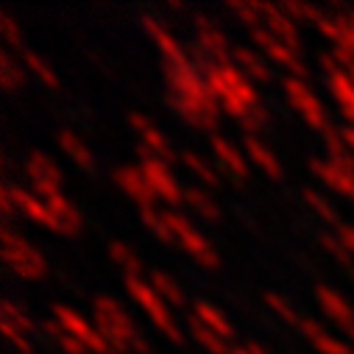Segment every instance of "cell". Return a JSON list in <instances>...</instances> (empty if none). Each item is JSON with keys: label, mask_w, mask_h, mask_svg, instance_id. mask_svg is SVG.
<instances>
[{"label": "cell", "mask_w": 354, "mask_h": 354, "mask_svg": "<svg viewBox=\"0 0 354 354\" xmlns=\"http://www.w3.org/2000/svg\"><path fill=\"white\" fill-rule=\"evenodd\" d=\"M93 324L101 329V335L109 340V346L115 351H120V354H126V351L145 354L148 351V343L142 340L131 315L115 299H109V296H95L93 299Z\"/></svg>", "instance_id": "cell-1"}, {"label": "cell", "mask_w": 354, "mask_h": 354, "mask_svg": "<svg viewBox=\"0 0 354 354\" xmlns=\"http://www.w3.org/2000/svg\"><path fill=\"white\" fill-rule=\"evenodd\" d=\"M126 290H129V296L140 304V310L151 318V324H153L167 340H173V343H182V340H185V335H182L179 324H176L170 307L156 296V290L151 288L148 277H126Z\"/></svg>", "instance_id": "cell-2"}, {"label": "cell", "mask_w": 354, "mask_h": 354, "mask_svg": "<svg viewBox=\"0 0 354 354\" xmlns=\"http://www.w3.org/2000/svg\"><path fill=\"white\" fill-rule=\"evenodd\" d=\"M3 259H6L9 268L23 279H39V277L48 274L45 257L28 240H23L9 223L3 226Z\"/></svg>", "instance_id": "cell-3"}, {"label": "cell", "mask_w": 354, "mask_h": 354, "mask_svg": "<svg viewBox=\"0 0 354 354\" xmlns=\"http://www.w3.org/2000/svg\"><path fill=\"white\" fill-rule=\"evenodd\" d=\"M167 223H170V232H173V237H176V243H179L201 268H218V262H221V257H218V251L212 248V243L185 218V215H179L176 209H167Z\"/></svg>", "instance_id": "cell-4"}, {"label": "cell", "mask_w": 354, "mask_h": 354, "mask_svg": "<svg viewBox=\"0 0 354 354\" xmlns=\"http://www.w3.org/2000/svg\"><path fill=\"white\" fill-rule=\"evenodd\" d=\"M137 153H140V170H142V176L148 179V185H151L156 201H159V204H167V207L185 204V187H182L179 179L173 176L170 165L162 162V159H156V156H148V153H142V151H137Z\"/></svg>", "instance_id": "cell-5"}, {"label": "cell", "mask_w": 354, "mask_h": 354, "mask_svg": "<svg viewBox=\"0 0 354 354\" xmlns=\"http://www.w3.org/2000/svg\"><path fill=\"white\" fill-rule=\"evenodd\" d=\"M285 95H288V101H290V106L304 118V123L310 126V129H315V131H326V129H332L329 126V115H326V109H324V104L315 98V93L307 86V81H301V78H285Z\"/></svg>", "instance_id": "cell-6"}, {"label": "cell", "mask_w": 354, "mask_h": 354, "mask_svg": "<svg viewBox=\"0 0 354 354\" xmlns=\"http://www.w3.org/2000/svg\"><path fill=\"white\" fill-rule=\"evenodd\" d=\"M53 318L62 324V329H64L70 337L81 340L86 348H93L95 354H120V351H115V348L109 346V340L101 335V329H98L95 324L86 321L81 313H75V310H70V307H64V304H56V307H53Z\"/></svg>", "instance_id": "cell-7"}, {"label": "cell", "mask_w": 354, "mask_h": 354, "mask_svg": "<svg viewBox=\"0 0 354 354\" xmlns=\"http://www.w3.org/2000/svg\"><path fill=\"white\" fill-rule=\"evenodd\" d=\"M251 39H254V45H257L265 56H268L271 62L282 64V67L290 73V78L307 81V67H304V62L299 59V50H296V48H290L288 42H282L279 37H274L265 26L254 28V31H251Z\"/></svg>", "instance_id": "cell-8"}, {"label": "cell", "mask_w": 354, "mask_h": 354, "mask_svg": "<svg viewBox=\"0 0 354 354\" xmlns=\"http://www.w3.org/2000/svg\"><path fill=\"white\" fill-rule=\"evenodd\" d=\"M26 176H28V182H31V193L39 196L42 201L62 193V173L56 167V162L42 153V151H34L26 162Z\"/></svg>", "instance_id": "cell-9"}, {"label": "cell", "mask_w": 354, "mask_h": 354, "mask_svg": "<svg viewBox=\"0 0 354 354\" xmlns=\"http://www.w3.org/2000/svg\"><path fill=\"white\" fill-rule=\"evenodd\" d=\"M129 126H131L134 134L140 137V148H137V151H142V153H148V156H156V159H162V162H167V165L179 159V156L173 153L167 137H165L145 115H140V112L129 115Z\"/></svg>", "instance_id": "cell-10"}, {"label": "cell", "mask_w": 354, "mask_h": 354, "mask_svg": "<svg viewBox=\"0 0 354 354\" xmlns=\"http://www.w3.org/2000/svg\"><path fill=\"white\" fill-rule=\"evenodd\" d=\"M193 23H196V45H198L207 56H212L218 67L232 64V53H234V50L229 48L226 34H223L209 17H204V15H196Z\"/></svg>", "instance_id": "cell-11"}, {"label": "cell", "mask_w": 354, "mask_h": 354, "mask_svg": "<svg viewBox=\"0 0 354 354\" xmlns=\"http://www.w3.org/2000/svg\"><path fill=\"white\" fill-rule=\"evenodd\" d=\"M115 182H118V187H120L140 209L159 207V201H156V196H153L148 179L142 176L140 165H123V167H118V170H115Z\"/></svg>", "instance_id": "cell-12"}, {"label": "cell", "mask_w": 354, "mask_h": 354, "mask_svg": "<svg viewBox=\"0 0 354 354\" xmlns=\"http://www.w3.org/2000/svg\"><path fill=\"white\" fill-rule=\"evenodd\" d=\"M142 28H145V34L151 37V42L159 48V53H162L165 62H170V64H187V62H190V53H187L179 42H176V37H173L156 17L142 15Z\"/></svg>", "instance_id": "cell-13"}, {"label": "cell", "mask_w": 354, "mask_h": 354, "mask_svg": "<svg viewBox=\"0 0 354 354\" xmlns=\"http://www.w3.org/2000/svg\"><path fill=\"white\" fill-rule=\"evenodd\" d=\"M9 187H12L15 207H17V212H20L23 218H28V221H34V223H39V226H45V229H50V232H62L56 215L50 212V207H48L39 196H34L31 190L15 187V185H9Z\"/></svg>", "instance_id": "cell-14"}, {"label": "cell", "mask_w": 354, "mask_h": 354, "mask_svg": "<svg viewBox=\"0 0 354 354\" xmlns=\"http://www.w3.org/2000/svg\"><path fill=\"white\" fill-rule=\"evenodd\" d=\"M167 98H170V106L179 112L190 126H198V129H212L215 126V120H218V115H221V106H218V101H187V98H179V95H173V93H167Z\"/></svg>", "instance_id": "cell-15"}, {"label": "cell", "mask_w": 354, "mask_h": 354, "mask_svg": "<svg viewBox=\"0 0 354 354\" xmlns=\"http://www.w3.org/2000/svg\"><path fill=\"white\" fill-rule=\"evenodd\" d=\"M209 145H212V153H215L218 165L223 167V173H229L232 179H248V159L237 145H232L223 134H212Z\"/></svg>", "instance_id": "cell-16"}, {"label": "cell", "mask_w": 354, "mask_h": 354, "mask_svg": "<svg viewBox=\"0 0 354 354\" xmlns=\"http://www.w3.org/2000/svg\"><path fill=\"white\" fill-rule=\"evenodd\" d=\"M259 9H262V26L268 28L274 37H279L282 42H288L290 48L299 50V45H301L299 26L282 12V6L279 3H259Z\"/></svg>", "instance_id": "cell-17"}, {"label": "cell", "mask_w": 354, "mask_h": 354, "mask_svg": "<svg viewBox=\"0 0 354 354\" xmlns=\"http://www.w3.org/2000/svg\"><path fill=\"white\" fill-rule=\"evenodd\" d=\"M310 170L318 176V179H321L332 193H337V196L354 201V173L340 170V167H335V165L326 162V159H313V162H310Z\"/></svg>", "instance_id": "cell-18"}, {"label": "cell", "mask_w": 354, "mask_h": 354, "mask_svg": "<svg viewBox=\"0 0 354 354\" xmlns=\"http://www.w3.org/2000/svg\"><path fill=\"white\" fill-rule=\"evenodd\" d=\"M243 153H245V159H248V165H254V167H259L268 179H282V165H279V159H277V153L265 145L259 137H243Z\"/></svg>", "instance_id": "cell-19"}, {"label": "cell", "mask_w": 354, "mask_h": 354, "mask_svg": "<svg viewBox=\"0 0 354 354\" xmlns=\"http://www.w3.org/2000/svg\"><path fill=\"white\" fill-rule=\"evenodd\" d=\"M315 296H318L321 313H326V318H329V321H335V324H337V326H343L346 332H348V329H354V310H351V304H348L337 290H332V288L321 285V288L315 290Z\"/></svg>", "instance_id": "cell-20"}, {"label": "cell", "mask_w": 354, "mask_h": 354, "mask_svg": "<svg viewBox=\"0 0 354 354\" xmlns=\"http://www.w3.org/2000/svg\"><path fill=\"white\" fill-rule=\"evenodd\" d=\"M232 62L237 64V70L248 78V81H271V67L257 50L251 48H234Z\"/></svg>", "instance_id": "cell-21"}, {"label": "cell", "mask_w": 354, "mask_h": 354, "mask_svg": "<svg viewBox=\"0 0 354 354\" xmlns=\"http://www.w3.org/2000/svg\"><path fill=\"white\" fill-rule=\"evenodd\" d=\"M326 81H329V93L335 95V101L340 106V115L348 120V126H354V81L348 78L346 70L329 75Z\"/></svg>", "instance_id": "cell-22"}, {"label": "cell", "mask_w": 354, "mask_h": 354, "mask_svg": "<svg viewBox=\"0 0 354 354\" xmlns=\"http://www.w3.org/2000/svg\"><path fill=\"white\" fill-rule=\"evenodd\" d=\"M56 140H59V148H62L78 167H84V170H93V167H95V156H93V151L81 142V137H78L75 131L62 129V131L56 134Z\"/></svg>", "instance_id": "cell-23"}, {"label": "cell", "mask_w": 354, "mask_h": 354, "mask_svg": "<svg viewBox=\"0 0 354 354\" xmlns=\"http://www.w3.org/2000/svg\"><path fill=\"white\" fill-rule=\"evenodd\" d=\"M187 326H190V335H193V340L204 348V351H209V354H234V348L229 346V340H223L221 335H215L212 329H207L193 313L187 315Z\"/></svg>", "instance_id": "cell-24"}, {"label": "cell", "mask_w": 354, "mask_h": 354, "mask_svg": "<svg viewBox=\"0 0 354 354\" xmlns=\"http://www.w3.org/2000/svg\"><path fill=\"white\" fill-rule=\"evenodd\" d=\"M185 204L201 218V221H207V223H215L218 218H221V207H218V201L209 196V190H204V187H187L185 190Z\"/></svg>", "instance_id": "cell-25"}, {"label": "cell", "mask_w": 354, "mask_h": 354, "mask_svg": "<svg viewBox=\"0 0 354 354\" xmlns=\"http://www.w3.org/2000/svg\"><path fill=\"white\" fill-rule=\"evenodd\" d=\"M45 204H48V207H50V212L56 215L62 234H75V232L81 229V215H78V209H75V207H73L62 193H56V196L45 198Z\"/></svg>", "instance_id": "cell-26"}, {"label": "cell", "mask_w": 354, "mask_h": 354, "mask_svg": "<svg viewBox=\"0 0 354 354\" xmlns=\"http://www.w3.org/2000/svg\"><path fill=\"white\" fill-rule=\"evenodd\" d=\"M182 165L196 176V179L201 182V187L204 190H209V187H218L221 185V176H218V167L212 165V162H207L204 156H198L196 151H185L182 153Z\"/></svg>", "instance_id": "cell-27"}, {"label": "cell", "mask_w": 354, "mask_h": 354, "mask_svg": "<svg viewBox=\"0 0 354 354\" xmlns=\"http://www.w3.org/2000/svg\"><path fill=\"white\" fill-rule=\"evenodd\" d=\"M193 315H196L207 329H212L215 335H221L223 340H232V337H234V329H232L229 318H226L218 307H212V304H207V301H198V304L193 307Z\"/></svg>", "instance_id": "cell-28"}, {"label": "cell", "mask_w": 354, "mask_h": 354, "mask_svg": "<svg viewBox=\"0 0 354 354\" xmlns=\"http://www.w3.org/2000/svg\"><path fill=\"white\" fill-rule=\"evenodd\" d=\"M148 282H151V288L156 290V296H159L167 307H185V293H182L179 285H176L173 277H167V274H162V271H151V274H148Z\"/></svg>", "instance_id": "cell-29"}, {"label": "cell", "mask_w": 354, "mask_h": 354, "mask_svg": "<svg viewBox=\"0 0 354 354\" xmlns=\"http://www.w3.org/2000/svg\"><path fill=\"white\" fill-rule=\"evenodd\" d=\"M26 81V67L23 62H15V56L9 50L0 53V86L6 93H17Z\"/></svg>", "instance_id": "cell-30"}, {"label": "cell", "mask_w": 354, "mask_h": 354, "mask_svg": "<svg viewBox=\"0 0 354 354\" xmlns=\"http://www.w3.org/2000/svg\"><path fill=\"white\" fill-rule=\"evenodd\" d=\"M109 257H112V262L118 265V268L126 271V277H142V259L123 240H112L109 243Z\"/></svg>", "instance_id": "cell-31"}, {"label": "cell", "mask_w": 354, "mask_h": 354, "mask_svg": "<svg viewBox=\"0 0 354 354\" xmlns=\"http://www.w3.org/2000/svg\"><path fill=\"white\" fill-rule=\"evenodd\" d=\"M140 221L142 226L159 237L162 243H176L173 232H170V223H167V209H159V207H151V209H140Z\"/></svg>", "instance_id": "cell-32"}, {"label": "cell", "mask_w": 354, "mask_h": 354, "mask_svg": "<svg viewBox=\"0 0 354 354\" xmlns=\"http://www.w3.org/2000/svg\"><path fill=\"white\" fill-rule=\"evenodd\" d=\"M23 67H26V73H31L34 78H39V81L48 86V90H56V86H59V78H56L53 67H50L39 53L26 50V53H23Z\"/></svg>", "instance_id": "cell-33"}, {"label": "cell", "mask_w": 354, "mask_h": 354, "mask_svg": "<svg viewBox=\"0 0 354 354\" xmlns=\"http://www.w3.org/2000/svg\"><path fill=\"white\" fill-rule=\"evenodd\" d=\"M229 12L237 15V20L254 31L262 26V9H259V0H234V3H229Z\"/></svg>", "instance_id": "cell-34"}, {"label": "cell", "mask_w": 354, "mask_h": 354, "mask_svg": "<svg viewBox=\"0 0 354 354\" xmlns=\"http://www.w3.org/2000/svg\"><path fill=\"white\" fill-rule=\"evenodd\" d=\"M304 201H307V207L313 209V212H318L326 223H332L335 226V232H340L343 226H340V215H337V209L332 207V201H326L321 193H315V190H304Z\"/></svg>", "instance_id": "cell-35"}, {"label": "cell", "mask_w": 354, "mask_h": 354, "mask_svg": "<svg viewBox=\"0 0 354 354\" xmlns=\"http://www.w3.org/2000/svg\"><path fill=\"white\" fill-rule=\"evenodd\" d=\"M279 6H282V12H285L296 26H301V23H315V26H318V20L324 17L321 9L310 6V3H299V0H285V3H279Z\"/></svg>", "instance_id": "cell-36"}, {"label": "cell", "mask_w": 354, "mask_h": 354, "mask_svg": "<svg viewBox=\"0 0 354 354\" xmlns=\"http://www.w3.org/2000/svg\"><path fill=\"white\" fill-rule=\"evenodd\" d=\"M0 313H3V321H0V324H6V326L17 329V332H23V335H31V332H34V321H31V318L26 315V310L17 307L15 301H3Z\"/></svg>", "instance_id": "cell-37"}, {"label": "cell", "mask_w": 354, "mask_h": 354, "mask_svg": "<svg viewBox=\"0 0 354 354\" xmlns=\"http://www.w3.org/2000/svg\"><path fill=\"white\" fill-rule=\"evenodd\" d=\"M0 39H3L6 50H20L23 48V31H20V23L9 15V12H0Z\"/></svg>", "instance_id": "cell-38"}, {"label": "cell", "mask_w": 354, "mask_h": 354, "mask_svg": "<svg viewBox=\"0 0 354 354\" xmlns=\"http://www.w3.org/2000/svg\"><path fill=\"white\" fill-rule=\"evenodd\" d=\"M237 123H240V129H243V137H257L265 126H268V112H265L262 106H254V109H248Z\"/></svg>", "instance_id": "cell-39"}, {"label": "cell", "mask_w": 354, "mask_h": 354, "mask_svg": "<svg viewBox=\"0 0 354 354\" xmlns=\"http://www.w3.org/2000/svg\"><path fill=\"white\" fill-rule=\"evenodd\" d=\"M265 304H268V310L277 315V318H282L285 324H301V318H299V313L282 299V296H277V293H265Z\"/></svg>", "instance_id": "cell-40"}, {"label": "cell", "mask_w": 354, "mask_h": 354, "mask_svg": "<svg viewBox=\"0 0 354 354\" xmlns=\"http://www.w3.org/2000/svg\"><path fill=\"white\" fill-rule=\"evenodd\" d=\"M321 245H324V251H326V254L337 257L340 262H351V257H354L337 232H335V234H324V237H321Z\"/></svg>", "instance_id": "cell-41"}, {"label": "cell", "mask_w": 354, "mask_h": 354, "mask_svg": "<svg viewBox=\"0 0 354 354\" xmlns=\"http://www.w3.org/2000/svg\"><path fill=\"white\" fill-rule=\"evenodd\" d=\"M313 346H315L321 354H354L343 340H337V337H335V335H329V332H324Z\"/></svg>", "instance_id": "cell-42"}, {"label": "cell", "mask_w": 354, "mask_h": 354, "mask_svg": "<svg viewBox=\"0 0 354 354\" xmlns=\"http://www.w3.org/2000/svg\"><path fill=\"white\" fill-rule=\"evenodd\" d=\"M56 343H59V348H62L64 354H95L93 348H86V346H84L81 340H75V337H70L67 332H64V335H62V337H59Z\"/></svg>", "instance_id": "cell-43"}, {"label": "cell", "mask_w": 354, "mask_h": 354, "mask_svg": "<svg viewBox=\"0 0 354 354\" xmlns=\"http://www.w3.org/2000/svg\"><path fill=\"white\" fill-rule=\"evenodd\" d=\"M299 329H301V335L310 340V343H315L326 329L318 324V321H313V318H301V324H299Z\"/></svg>", "instance_id": "cell-44"}, {"label": "cell", "mask_w": 354, "mask_h": 354, "mask_svg": "<svg viewBox=\"0 0 354 354\" xmlns=\"http://www.w3.org/2000/svg\"><path fill=\"white\" fill-rule=\"evenodd\" d=\"M337 234L343 237V243H346V245H348V251L354 254V226H343Z\"/></svg>", "instance_id": "cell-45"}, {"label": "cell", "mask_w": 354, "mask_h": 354, "mask_svg": "<svg viewBox=\"0 0 354 354\" xmlns=\"http://www.w3.org/2000/svg\"><path fill=\"white\" fill-rule=\"evenodd\" d=\"M234 354H268V351H262L259 346L248 343V346H237V348H234Z\"/></svg>", "instance_id": "cell-46"}, {"label": "cell", "mask_w": 354, "mask_h": 354, "mask_svg": "<svg viewBox=\"0 0 354 354\" xmlns=\"http://www.w3.org/2000/svg\"><path fill=\"white\" fill-rule=\"evenodd\" d=\"M343 140H346V145H348V151L354 153V126H348V129L343 131Z\"/></svg>", "instance_id": "cell-47"}, {"label": "cell", "mask_w": 354, "mask_h": 354, "mask_svg": "<svg viewBox=\"0 0 354 354\" xmlns=\"http://www.w3.org/2000/svg\"><path fill=\"white\" fill-rule=\"evenodd\" d=\"M348 26H351V31H354V12L348 15Z\"/></svg>", "instance_id": "cell-48"}, {"label": "cell", "mask_w": 354, "mask_h": 354, "mask_svg": "<svg viewBox=\"0 0 354 354\" xmlns=\"http://www.w3.org/2000/svg\"><path fill=\"white\" fill-rule=\"evenodd\" d=\"M346 73H348V78H351V81H354V67H348V70H346Z\"/></svg>", "instance_id": "cell-49"}, {"label": "cell", "mask_w": 354, "mask_h": 354, "mask_svg": "<svg viewBox=\"0 0 354 354\" xmlns=\"http://www.w3.org/2000/svg\"><path fill=\"white\" fill-rule=\"evenodd\" d=\"M348 335H351V340H354V329H348Z\"/></svg>", "instance_id": "cell-50"}]
</instances>
